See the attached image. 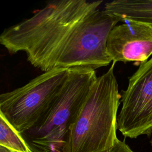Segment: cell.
<instances>
[{"label": "cell", "mask_w": 152, "mask_h": 152, "mask_svg": "<svg viewBox=\"0 0 152 152\" xmlns=\"http://www.w3.org/2000/svg\"><path fill=\"white\" fill-rule=\"evenodd\" d=\"M102 1L55 0L2 31L0 43L11 53L24 52L43 72L81 67L96 70L111 62L107 40L118 20L100 9Z\"/></svg>", "instance_id": "cell-1"}, {"label": "cell", "mask_w": 152, "mask_h": 152, "mask_svg": "<svg viewBox=\"0 0 152 152\" xmlns=\"http://www.w3.org/2000/svg\"><path fill=\"white\" fill-rule=\"evenodd\" d=\"M116 63L97 77L71 125L62 152H110L116 137L121 94L114 73Z\"/></svg>", "instance_id": "cell-2"}, {"label": "cell", "mask_w": 152, "mask_h": 152, "mask_svg": "<svg viewBox=\"0 0 152 152\" xmlns=\"http://www.w3.org/2000/svg\"><path fill=\"white\" fill-rule=\"evenodd\" d=\"M97 78L93 69H69L64 87L48 112L35 127L24 133L34 152L62 151L69 128Z\"/></svg>", "instance_id": "cell-3"}, {"label": "cell", "mask_w": 152, "mask_h": 152, "mask_svg": "<svg viewBox=\"0 0 152 152\" xmlns=\"http://www.w3.org/2000/svg\"><path fill=\"white\" fill-rule=\"evenodd\" d=\"M69 69L43 72L22 87L0 95V115L20 133L40 121L64 87Z\"/></svg>", "instance_id": "cell-4"}, {"label": "cell", "mask_w": 152, "mask_h": 152, "mask_svg": "<svg viewBox=\"0 0 152 152\" xmlns=\"http://www.w3.org/2000/svg\"><path fill=\"white\" fill-rule=\"evenodd\" d=\"M122 106L117 129L125 137L135 138L152 132V57L141 63L129 78L121 94Z\"/></svg>", "instance_id": "cell-5"}, {"label": "cell", "mask_w": 152, "mask_h": 152, "mask_svg": "<svg viewBox=\"0 0 152 152\" xmlns=\"http://www.w3.org/2000/svg\"><path fill=\"white\" fill-rule=\"evenodd\" d=\"M112 62L143 63L152 55V26L126 20L110 31L106 44Z\"/></svg>", "instance_id": "cell-6"}, {"label": "cell", "mask_w": 152, "mask_h": 152, "mask_svg": "<svg viewBox=\"0 0 152 152\" xmlns=\"http://www.w3.org/2000/svg\"><path fill=\"white\" fill-rule=\"evenodd\" d=\"M103 10L119 22L134 20L152 26V0H115L106 3Z\"/></svg>", "instance_id": "cell-7"}, {"label": "cell", "mask_w": 152, "mask_h": 152, "mask_svg": "<svg viewBox=\"0 0 152 152\" xmlns=\"http://www.w3.org/2000/svg\"><path fill=\"white\" fill-rule=\"evenodd\" d=\"M0 146L14 152H34L23 135L0 115Z\"/></svg>", "instance_id": "cell-8"}, {"label": "cell", "mask_w": 152, "mask_h": 152, "mask_svg": "<svg viewBox=\"0 0 152 152\" xmlns=\"http://www.w3.org/2000/svg\"><path fill=\"white\" fill-rule=\"evenodd\" d=\"M110 152H134L125 143L124 141H121L117 138L115 144Z\"/></svg>", "instance_id": "cell-9"}, {"label": "cell", "mask_w": 152, "mask_h": 152, "mask_svg": "<svg viewBox=\"0 0 152 152\" xmlns=\"http://www.w3.org/2000/svg\"><path fill=\"white\" fill-rule=\"evenodd\" d=\"M0 152H14L11 150H9L2 146H0Z\"/></svg>", "instance_id": "cell-10"}, {"label": "cell", "mask_w": 152, "mask_h": 152, "mask_svg": "<svg viewBox=\"0 0 152 152\" xmlns=\"http://www.w3.org/2000/svg\"><path fill=\"white\" fill-rule=\"evenodd\" d=\"M151 144L152 145V139H151Z\"/></svg>", "instance_id": "cell-11"}]
</instances>
